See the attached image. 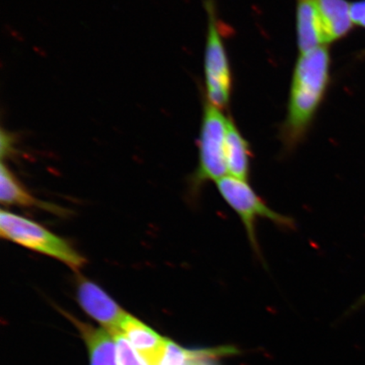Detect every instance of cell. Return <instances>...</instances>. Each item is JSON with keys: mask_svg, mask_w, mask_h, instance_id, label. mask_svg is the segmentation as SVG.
Wrapping results in <instances>:
<instances>
[{"mask_svg": "<svg viewBox=\"0 0 365 365\" xmlns=\"http://www.w3.org/2000/svg\"><path fill=\"white\" fill-rule=\"evenodd\" d=\"M330 56L322 46L301 54L292 82L289 111L281 129L286 152L302 143L329 82Z\"/></svg>", "mask_w": 365, "mask_h": 365, "instance_id": "obj_1", "label": "cell"}, {"mask_svg": "<svg viewBox=\"0 0 365 365\" xmlns=\"http://www.w3.org/2000/svg\"><path fill=\"white\" fill-rule=\"evenodd\" d=\"M227 118L220 109L205 103L198 140V164L189 178V195L194 200L202 195L208 182H217L227 172L225 163V139Z\"/></svg>", "mask_w": 365, "mask_h": 365, "instance_id": "obj_2", "label": "cell"}, {"mask_svg": "<svg viewBox=\"0 0 365 365\" xmlns=\"http://www.w3.org/2000/svg\"><path fill=\"white\" fill-rule=\"evenodd\" d=\"M0 235L3 239L22 247L56 259L76 272L80 271L86 262L66 239L38 222L6 210L0 212Z\"/></svg>", "mask_w": 365, "mask_h": 365, "instance_id": "obj_3", "label": "cell"}, {"mask_svg": "<svg viewBox=\"0 0 365 365\" xmlns=\"http://www.w3.org/2000/svg\"><path fill=\"white\" fill-rule=\"evenodd\" d=\"M216 185L222 200L240 217L250 247L259 259H262L257 232V223L259 219L271 221L282 230L294 228V219L274 211L255 192L248 181L228 175L218 180Z\"/></svg>", "mask_w": 365, "mask_h": 365, "instance_id": "obj_4", "label": "cell"}, {"mask_svg": "<svg viewBox=\"0 0 365 365\" xmlns=\"http://www.w3.org/2000/svg\"><path fill=\"white\" fill-rule=\"evenodd\" d=\"M208 13V33L205 53V84L208 102L218 109L225 108L231 93V73L217 26L213 0H205Z\"/></svg>", "mask_w": 365, "mask_h": 365, "instance_id": "obj_5", "label": "cell"}, {"mask_svg": "<svg viewBox=\"0 0 365 365\" xmlns=\"http://www.w3.org/2000/svg\"><path fill=\"white\" fill-rule=\"evenodd\" d=\"M76 298L84 312L101 324L109 334L121 331L128 313L101 287L80 276L76 282Z\"/></svg>", "mask_w": 365, "mask_h": 365, "instance_id": "obj_6", "label": "cell"}, {"mask_svg": "<svg viewBox=\"0 0 365 365\" xmlns=\"http://www.w3.org/2000/svg\"><path fill=\"white\" fill-rule=\"evenodd\" d=\"M0 202L4 205L43 209L57 216H67L68 211L57 205L43 202L31 195L2 161L0 168Z\"/></svg>", "mask_w": 365, "mask_h": 365, "instance_id": "obj_7", "label": "cell"}, {"mask_svg": "<svg viewBox=\"0 0 365 365\" xmlns=\"http://www.w3.org/2000/svg\"><path fill=\"white\" fill-rule=\"evenodd\" d=\"M121 331L148 365H158L166 349L168 339L160 336L130 314L123 322Z\"/></svg>", "mask_w": 365, "mask_h": 365, "instance_id": "obj_8", "label": "cell"}, {"mask_svg": "<svg viewBox=\"0 0 365 365\" xmlns=\"http://www.w3.org/2000/svg\"><path fill=\"white\" fill-rule=\"evenodd\" d=\"M297 31L301 53L327 44L316 0H297Z\"/></svg>", "mask_w": 365, "mask_h": 365, "instance_id": "obj_9", "label": "cell"}, {"mask_svg": "<svg viewBox=\"0 0 365 365\" xmlns=\"http://www.w3.org/2000/svg\"><path fill=\"white\" fill-rule=\"evenodd\" d=\"M225 163L230 176L241 180H249L251 171L250 145L230 118L227 121Z\"/></svg>", "mask_w": 365, "mask_h": 365, "instance_id": "obj_10", "label": "cell"}, {"mask_svg": "<svg viewBox=\"0 0 365 365\" xmlns=\"http://www.w3.org/2000/svg\"><path fill=\"white\" fill-rule=\"evenodd\" d=\"M326 43L339 40L352 29L351 4L346 0H316Z\"/></svg>", "mask_w": 365, "mask_h": 365, "instance_id": "obj_11", "label": "cell"}, {"mask_svg": "<svg viewBox=\"0 0 365 365\" xmlns=\"http://www.w3.org/2000/svg\"><path fill=\"white\" fill-rule=\"evenodd\" d=\"M65 314L78 328L88 344L91 365H118L115 341L112 339L108 331L81 322L71 314Z\"/></svg>", "mask_w": 365, "mask_h": 365, "instance_id": "obj_12", "label": "cell"}, {"mask_svg": "<svg viewBox=\"0 0 365 365\" xmlns=\"http://www.w3.org/2000/svg\"><path fill=\"white\" fill-rule=\"evenodd\" d=\"M116 342L118 361L120 365H148L141 356L137 354L130 341L122 331L111 335Z\"/></svg>", "mask_w": 365, "mask_h": 365, "instance_id": "obj_13", "label": "cell"}, {"mask_svg": "<svg viewBox=\"0 0 365 365\" xmlns=\"http://www.w3.org/2000/svg\"><path fill=\"white\" fill-rule=\"evenodd\" d=\"M195 350L182 348L175 342L168 340L165 351L158 365H185L191 358L194 357Z\"/></svg>", "mask_w": 365, "mask_h": 365, "instance_id": "obj_14", "label": "cell"}, {"mask_svg": "<svg viewBox=\"0 0 365 365\" xmlns=\"http://www.w3.org/2000/svg\"><path fill=\"white\" fill-rule=\"evenodd\" d=\"M232 346H219L215 349H196L195 354L185 365H218L216 359L235 354Z\"/></svg>", "mask_w": 365, "mask_h": 365, "instance_id": "obj_15", "label": "cell"}, {"mask_svg": "<svg viewBox=\"0 0 365 365\" xmlns=\"http://www.w3.org/2000/svg\"><path fill=\"white\" fill-rule=\"evenodd\" d=\"M350 13L353 23L365 29V0L351 4Z\"/></svg>", "mask_w": 365, "mask_h": 365, "instance_id": "obj_16", "label": "cell"}, {"mask_svg": "<svg viewBox=\"0 0 365 365\" xmlns=\"http://www.w3.org/2000/svg\"><path fill=\"white\" fill-rule=\"evenodd\" d=\"M14 137L2 130L1 132V156H8L13 152Z\"/></svg>", "mask_w": 365, "mask_h": 365, "instance_id": "obj_17", "label": "cell"}, {"mask_svg": "<svg viewBox=\"0 0 365 365\" xmlns=\"http://www.w3.org/2000/svg\"><path fill=\"white\" fill-rule=\"evenodd\" d=\"M365 307V293L359 297V299H358L357 301L351 307V308L349 310V313H353L356 312V310H358L359 309H361L362 307Z\"/></svg>", "mask_w": 365, "mask_h": 365, "instance_id": "obj_18", "label": "cell"}]
</instances>
